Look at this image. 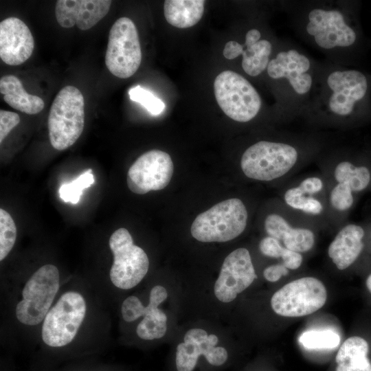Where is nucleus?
<instances>
[{
	"instance_id": "1",
	"label": "nucleus",
	"mask_w": 371,
	"mask_h": 371,
	"mask_svg": "<svg viewBox=\"0 0 371 371\" xmlns=\"http://www.w3.org/2000/svg\"><path fill=\"white\" fill-rule=\"evenodd\" d=\"M359 1H284L292 28L303 41L343 66L356 64L370 47Z\"/></svg>"
},
{
	"instance_id": "2",
	"label": "nucleus",
	"mask_w": 371,
	"mask_h": 371,
	"mask_svg": "<svg viewBox=\"0 0 371 371\" xmlns=\"http://www.w3.org/2000/svg\"><path fill=\"white\" fill-rule=\"evenodd\" d=\"M300 117L313 128L352 130L371 123V74L328 60L318 63Z\"/></svg>"
},
{
	"instance_id": "3",
	"label": "nucleus",
	"mask_w": 371,
	"mask_h": 371,
	"mask_svg": "<svg viewBox=\"0 0 371 371\" xmlns=\"http://www.w3.org/2000/svg\"><path fill=\"white\" fill-rule=\"evenodd\" d=\"M331 146L330 139L323 133L284 131L276 139L249 145L241 155L240 167L249 179L284 183Z\"/></svg>"
},
{
	"instance_id": "4",
	"label": "nucleus",
	"mask_w": 371,
	"mask_h": 371,
	"mask_svg": "<svg viewBox=\"0 0 371 371\" xmlns=\"http://www.w3.org/2000/svg\"><path fill=\"white\" fill-rule=\"evenodd\" d=\"M318 63L294 43L279 41L265 71L275 87L278 116L284 124L301 116L314 88Z\"/></svg>"
},
{
	"instance_id": "5",
	"label": "nucleus",
	"mask_w": 371,
	"mask_h": 371,
	"mask_svg": "<svg viewBox=\"0 0 371 371\" xmlns=\"http://www.w3.org/2000/svg\"><path fill=\"white\" fill-rule=\"evenodd\" d=\"M316 161L327 183L349 187L359 197L371 191V160L367 148L333 146Z\"/></svg>"
},
{
	"instance_id": "6",
	"label": "nucleus",
	"mask_w": 371,
	"mask_h": 371,
	"mask_svg": "<svg viewBox=\"0 0 371 371\" xmlns=\"http://www.w3.org/2000/svg\"><path fill=\"white\" fill-rule=\"evenodd\" d=\"M249 213L238 198L223 201L199 214L194 220L190 232L203 243L227 242L239 236L246 229Z\"/></svg>"
},
{
	"instance_id": "7",
	"label": "nucleus",
	"mask_w": 371,
	"mask_h": 371,
	"mask_svg": "<svg viewBox=\"0 0 371 371\" xmlns=\"http://www.w3.org/2000/svg\"><path fill=\"white\" fill-rule=\"evenodd\" d=\"M49 138L52 147L63 150L71 146L85 126V100L74 86L63 87L55 97L48 115Z\"/></svg>"
},
{
	"instance_id": "8",
	"label": "nucleus",
	"mask_w": 371,
	"mask_h": 371,
	"mask_svg": "<svg viewBox=\"0 0 371 371\" xmlns=\"http://www.w3.org/2000/svg\"><path fill=\"white\" fill-rule=\"evenodd\" d=\"M327 190L326 179L321 172L307 174L284 183L280 201L317 227L330 226Z\"/></svg>"
},
{
	"instance_id": "9",
	"label": "nucleus",
	"mask_w": 371,
	"mask_h": 371,
	"mask_svg": "<svg viewBox=\"0 0 371 371\" xmlns=\"http://www.w3.org/2000/svg\"><path fill=\"white\" fill-rule=\"evenodd\" d=\"M216 102L232 120L247 123L256 118L262 101L253 85L242 75L231 70L219 74L214 82Z\"/></svg>"
},
{
	"instance_id": "10",
	"label": "nucleus",
	"mask_w": 371,
	"mask_h": 371,
	"mask_svg": "<svg viewBox=\"0 0 371 371\" xmlns=\"http://www.w3.org/2000/svg\"><path fill=\"white\" fill-rule=\"evenodd\" d=\"M87 304L78 292L64 293L43 321L41 337L49 348H60L73 341L86 315Z\"/></svg>"
},
{
	"instance_id": "11",
	"label": "nucleus",
	"mask_w": 371,
	"mask_h": 371,
	"mask_svg": "<svg viewBox=\"0 0 371 371\" xmlns=\"http://www.w3.org/2000/svg\"><path fill=\"white\" fill-rule=\"evenodd\" d=\"M59 286L60 274L55 265L46 264L39 267L23 288L22 298L15 308L17 320L30 326L43 322L52 308Z\"/></svg>"
},
{
	"instance_id": "12",
	"label": "nucleus",
	"mask_w": 371,
	"mask_h": 371,
	"mask_svg": "<svg viewBox=\"0 0 371 371\" xmlns=\"http://www.w3.org/2000/svg\"><path fill=\"white\" fill-rule=\"evenodd\" d=\"M109 245L113 255L109 276L113 284L123 290L136 286L146 276L149 259L146 252L133 243L126 228L116 229L110 236Z\"/></svg>"
},
{
	"instance_id": "13",
	"label": "nucleus",
	"mask_w": 371,
	"mask_h": 371,
	"mask_svg": "<svg viewBox=\"0 0 371 371\" xmlns=\"http://www.w3.org/2000/svg\"><path fill=\"white\" fill-rule=\"evenodd\" d=\"M142 62V50L137 27L127 17L113 24L109 34L105 64L109 71L120 78L132 76Z\"/></svg>"
},
{
	"instance_id": "14",
	"label": "nucleus",
	"mask_w": 371,
	"mask_h": 371,
	"mask_svg": "<svg viewBox=\"0 0 371 371\" xmlns=\"http://www.w3.org/2000/svg\"><path fill=\"white\" fill-rule=\"evenodd\" d=\"M327 291L321 280L304 277L284 285L271 297L273 311L283 317L308 315L321 308L326 303Z\"/></svg>"
},
{
	"instance_id": "15",
	"label": "nucleus",
	"mask_w": 371,
	"mask_h": 371,
	"mask_svg": "<svg viewBox=\"0 0 371 371\" xmlns=\"http://www.w3.org/2000/svg\"><path fill=\"white\" fill-rule=\"evenodd\" d=\"M276 211L263 220L267 236L278 240L286 248L301 254L310 251L316 240L315 223L286 207L280 201Z\"/></svg>"
},
{
	"instance_id": "16",
	"label": "nucleus",
	"mask_w": 371,
	"mask_h": 371,
	"mask_svg": "<svg viewBox=\"0 0 371 371\" xmlns=\"http://www.w3.org/2000/svg\"><path fill=\"white\" fill-rule=\"evenodd\" d=\"M183 342L176 348L175 368L176 371H194L201 357L212 368L223 366L229 359V353L223 346H216L218 338L208 335L202 328H192L186 332Z\"/></svg>"
},
{
	"instance_id": "17",
	"label": "nucleus",
	"mask_w": 371,
	"mask_h": 371,
	"mask_svg": "<svg viewBox=\"0 0 371 371\" xmlns=\"http://www.w3.org/2000/svg\"><path fill=\"white\" fill-rule=\"evenodd\" d=\"M173 170L172 160L167 153L151 150L139 156L129 168L127 186L137 194L160 190L170 183Z\"/></svg>"
},
{
	"instance_id": "18",
	"label": "nucleus",
	"mask_w": 371,
	"mask_h": 371,
	"mask_svg": "<svg viewBox=\"0 0 371 371\" xmlns=\"http://www.w3.org/2000/svg\"><path fill=\"white\" fill-rule=\"evenodd\" d=\"M256 278L249 250L238 248L225 258L214 284V295L222 302H230Z\"/></svg>"
},
{
	"instance_id": "19",
	"label": "nucleus",
	"mask_w": 371,
	"mask_h": 371,
	"mask_svg": "<svg viewBox=\"0 0 371 371\" xmlns=\"http://www.w3.org/2000/svg\"><path fill=\"white\" fill-rule=\"evenodd\" d=\"M367 243L366 221H346L338 230L328 247V256L340 271L348 269L361 257Z\"/></svg>"
},
{
	"instance_id": "20",
	"label": "nucleus",
	"mask_w": 371,
	"mask_h": 371,
	"mask_svg": "<svg viewBox=\"0 0 371 371\" xmlns=\"http://www.w3.org/2000/svg\"><path fill=\"white\" fill-rule=\"evenodd\" d=\"M34 37L27 25L16 17L0 23V58L9 65H19L32 54Z\"/></svg>"
},
{
	"instance_id": "21",
	"label": "nucleus",
	"mask_w": 371,
	"mask_h": 371,
	"mask_svg": "<svg viewBox=\"0 0 371 371\" xmlns=\"http://www.w3.org/2000/svg\"><path fill=\"white\" fill-rule=\"evenodd\" d=\"M111 3L110 0H58L56 18L63 27L76 25L81 30H87L107 14Z\"/></svg>"
},
{
	"instance_id": "22",
	"label": "nucleus",
	"mask_w": 371,
	"mask_h": 371,
	"mask_svg": "<svg viewBox=\"0 0 371 371\" xmlns=\"http://www.w3.org/2000/svg\"><path fill=\"white\" fill-rule=\"evenodd\" d=\"M167 297V291L163 286L155 285L150 290L148 303L145 306L144 318L136 328V333L142 339H157L166 334L167 315L158 306Z\"/></svg>"
},
{
	"instance_id": "23",
	"label": "nucleus",
	"mask_w": 371,
	"mask_h": 371,
	"mask_svg": "<svg viewBox=\"0 0 371 371\" xmlns=\"http://www.w3.org/2000/svg\"><path fill=\"white\" fill-rule=\"evenodd\" d=\"M370 351L365 338L358 335L348 337L337 353L336 371H371Z\"/></svg>"
},
{
	"instance_id": "24",
	"label": "nucleus",
	"mask_w": 371,
	"mask_h": 371,
	"mask_svg": "<svg viewBox=\"0 0 371 371\" xmlns=\"http://www.w3.org/2000/svg\"><path fill=\"white\" fill-rule=\"evenodd\" d=\"M0 93L4 101L21 112L34 115L41 112L45 106L38 96L26 92L21 80L14 75H5L0 79Z\"/></svg>"
},
{
	"instance_id": "25",
	"label": "nucleus",
	"mask_w": 371,
	"mask_h": 371,
	"mask_svg": "<svg viewBox=\"0 0 371 371\" xmlns=\"http://www.w3.org/2000/svg\"><path fill=\"white\" fill-rule=\"evenodd\" d=\"M203 0H166L164 14L168 23L178 28H188L196 25L204 12Z\"/></svg>"
},
{
	"instance_id": "26",
	"label": "nucleus",
	"mask_w": 371,
	"mask_h": 371,
	"mask_svg": "<svg viewBox=\"0 0 371 371\" xmlns=\"http://www.w3.org/2000/svg\"><path fill=\"white\" fill-rule=\"evenodd\" d=\"M299 342L306 349H332L339 346L340 337L329 329L310 330L300 335Z\"/></svg>"
},
{
	"instance_id": "27",
	"label": "nucleus",
	"mask_w": 371,
	"mask_h": 371,
	"mask_svg": "<svg viewBox=\"0 0 371 371\" xmlns=\"http://www.w3.org/2000/svg\"><path fill=\"white\" fill-rule=\"evenodd\" d=\"M94 181L92 170L88 169L71 182L63 183L59 188V196L65 202L76 204L79 201L83 190L90 187Z\"/></svg>"
},
{
	"instance_id": "28",
	"label": "nucleus",
	"mask_w": 371,
	"mask_h": 371,
	"mask_svg": "<svg viewBox=\"0 0 371 371\" xmlns=\"http://www.w3.org/2000/svg\"><path fill=\"white\" fill-rule=\"evenodd\" d=\"M16 227L11 215L0 209V260H4L12 249L16 239Z\"/></svg>"
},
{
	"instance_id": "29",
	"label": "nucleus",
	"mask_w": 371,
	"mask_h": 371,
	"mask_svg": "<svg viewBox=\"0 0 371 371\" xmlns=\"http://www.w3.org/2000/svg\"><path fill=\"white\" fill-rule=\"evenodd\" d=\"M128 95L131 100L141 104L153 115H159L165 109V104L161 99L139 85L131 88Z\"/></svg>"
},
{
	"instance_id": "30",
	"label": "nucleus",
	"mask_w": 371,
	"mask_h": 371,
	"mask_svg": "<svg viewBox=\"0 0 371 371\" xmlns=\"http://www.w3.org/2000/svg\"><path fill=\"white\" fill-rule=\"evenodd\" d=\"M258 247L261 254L265 256L281 258L284 265L289 262L294 254V251L286 248L278 240L269 236L260 240Z\"/></svg>"
},
{
	"instance_id": "31",
	"label": "nucleus",
	"mask_w": 371,
	"mask_h": 371,
	"mask_svg": "<svg viewBox=\"0 0 371 371\" xmlns=\"http://www.w3.org/2000/svg\"><path fill=\"white\" fill-rule=\"evenodd\" d=\"M145 306L140 300L134 295L126 297L122 302L121 313L122 318L127 322H132L144 317Z\"/></svg>"
},
{
	"instance_id": "32",
	"label": "nucleus",
	"mask_w": 371,
	"mask_h": 371,
	"mask_svg": "<svg viewBox=\"0 0 371 371\" xmlns=\"http://www.w3.org/2000/svg\"><path fill=\"white\" fill-rule=\"evenodd\" d=\"M20 122L19 115L14 112L0 110V143Z\"/></svg>"
},
{
	"instance_id": "33",
	"label": "nucleus",
	"mask_w": 371,
	"mask_h": 371,
	"mask_svg": "<svg viewBox=\"0 0 371 371\" xmlns=\"http://www.w3.org/2000/svg\"><path fill=\"white\" fill-rule=\"evenodd\" d=\"M289 269L282 262L271 265L263 271L264 278L269 282H275L289 274Z\"/></svg>"
},
{
	"instance_id": "34",
	"label": "nucleus",
	"mask_w": 371,
	"mask_h": 371,
	"mask_svg": "<svg viewBox=\"0 0 371 371\" xmlns=\"http://www.w3.org/2000/svg\"><path fill=\"white\" fill-rule=\"evenodd\" d=\"M243 52V45L236 41H228L223 49V56L228 60H233L240 57Z\"/></svg>"
},
{
	"instance_id": "35",
	"label": "nucleus",
	"mask_w": 371,
	"mask_h": 371,
	"mask_svg": "<svg viewBox=\"0 0 371 371\" xmlns=\"http://www.w3.org/2000/svg\"><path fill=\"white\" fill-rule=\"evenodd\" d=\"M367 225V243L371 248V216L366 221Z\"/></svg>"
},
{
	"instance_id": "36",
	"label": "nucleus",
	"mask_w": 371,
	"mask_h": 371,
	"mask_svg": "<svg viewBox=\"0 0 371 371\" xmlns=\"http://www.w3.org/2000/svg\"><path fill=\"white\" fill-rule=\"evenodd\" d=\"M366 286L369 291V293L371 294V272L368 275L366 280Z\"/></svg>"
},
{
	"instance_id": "37",
	"label": "nucleus",
	"mask_w": 371,
	"mask_h": 371,
	"mask_svg": "<svg viewBox=\"0 0 371 371\" xmlns=\"http://www.w3.org/2000/svg\"><path fill=\"white\" fill-rule=\"evenodd\" d=\"M71 371H109V370H104V369H102V370L80 369V370H71Z\"/></svg>"
},
{
	"instance_id": "38",
	"label": "nucleus",
	"mask_w": 371,
	"mask_h": 371,
	"mask_svg": "<svg viewBox=\"0 0 371 371\" xmlns=\"http://www.w3.org/2000/svg\"><path fill=\"white\" fill-rule=\"evenodd\" d=\"M367 150H368V152L370 155V160H371V147L367 148Z\"/></svg>"
}]
</instances>
